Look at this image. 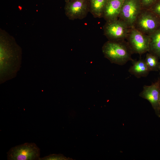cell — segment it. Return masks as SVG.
Here are the masks:
<instances>
[{"mask_svg":"<svg viewBox=\"0 0 160 160\" xmlns=\"http://www.w3.org/2000/svg\"><path fill=\"white\" fill-rule=\"evenodd\" d=\"M102 51L104 57L112 63L122 65L134 60L132 52L125 39L108 40L103 45Z\"/></svg>","mask_w":160,"mask_h":160,"instance_id":"cell-1","label":"cell"},{"mask_svg":"<svg viewBox=\"0 0 160 160\" xmlns=\"http://www.w3.org/2000/svg\"><path fill=\"white\" fill-rule=\"evenodd\" d=\"M9 160H39L40 149L34 143H26L12 148L7 152Z\"/></svg>","mask_w":160,"mask_h":160,"instance_id":"cell-2","label":"cell"},{"mask_svg":"<svg viewBox=\"0 0 160 160\" xmlns=\"http://www.w3.org/2000/svg\"><path fill=\"white\" fill-rule=\"evenodd\" d=\"M133 27L148 35L160 27V17L149 9H142Z\"/></svg>","mask_w":160,"mask_h":160,"instance_id":"cell-3","label":"cell"},{"mask_svg":"<svg viewBox=\"0 0 160 160\" xmlns=\"http://www.w3.org/2000/svg\"><path fill=\"white\" fill-rule=\"evenodd\" d=\"M126 39L133 54H137L141 55L149 52V36L134 27L131 28Z\"/></svg>","mask_w":160,"mask_h":160,"instance_id":"cell-4","label":"cell"},{"mask_svg":"<svg viewBox=\"0 0 160 160\" xmlns=\"http://www.w3.org/2000/svg\"><path fill=\"white\" fill-rule=\"evenodd\" d=\"M103 28L104 35L109 40L126 39L131 28L119 18L106 21Z\"/></svg>","mask_w":160,"mask_h":160,"instance_id":"cell-5","label":"cell"},{"mask_svg":"<svg viewBox=\"0 0 160 160\" xmlns=\"http://www.w3.org/2000/svg\"><path fill=\"white\" fill-rule=\"evenodd\" d=\"M142 9L140 0H124L118 18L132 28Z\"/></svg>","mask_w":160,"mask_h":160,"instance_id":"cell-6","label":"cell"},{"mask_svg":"<svg viewBox=\"0 0 160 160\" xmlns=\"http://www.w3.org/2000/svg\"><path fill=\"white\" fill-rule=\"evenodd\" d=\"M64 10L69 20L82 19L90 12L89 0H71L66 2Z\"/></svg>","mask_w":160,"mask_h":160,"instance_id":"cell-7","label":"cell"},{"mask_svg":"<svg viewBox=\"0 0 160 160\" xmlns=\"http://www.w3.org/2000/svg\"><path fill=\"white\" fill-rule=\"evenodd\" d=\"M160 76L156 81L152 83L151 85H144L143 90L139 94L140 96L150 102L156 114L159 117H160Z\"/></svg>","mask_w":160,"mask_h":160,"instance_id":"cell-8","label":"cell"},{"mask_svg":"<svg viewBox=\"0 0 160 160\" xmlns=\"http://www.w3.org/2000/svg\"><path fill=\"white\" fill-rule=\"evenodd\" d=\"M124 0H108L103 18L106 21L118 19Z\"/></svg>","mask_w":160,"mask_h":160,"instance_id":"cell-9","label":"cell"},{"mask_svg":"<svg viewBox=\"0 0 160 160\" xmlns=\"http://www.w3.org/2000/svg\"><path fill=\"white\" fill-rule=\"evenodd\" d=\"M132 65L128 70L129 72L137 78L146 77L150 71L144 60L141 58L133 60Z\"/></svg>","mask_w":160,"mask_h":160,"instance_id":"cell-10","label":"cell"},{"mask_svg":"<svg viewBox=\"0 0 160 160\" xmlns=\"http://www.w3.org/2000/svg\"><path fill=\"white\" fill-rule=\"evenodd\" d=\"M108 0H89L90 12L95 18H103Z\"/></svg>","mask_w":160,"mask_h":160,"instance_id":"cell-11","label":"cell"},{"mask_svg":"<svg viewBox=\"0 0 160 160\" xmlns=\"http://www.w3.org/2000/svg\"><path fill=\"white\" fill-rule=\"evenodd\" d=\"M148 35L150 38L148 52L156 55L160 59V27Z\"/></svg>","mask_w":160,"mask_h":160,"instance_id":"cell-12","label":"cell"},{"mask_svg":"<svg viewBox=\"0 0 160 160\" xmlns=\"http://www.w3.org/2000/svg\"><path fill=\"white\" fill-rule=\"evenodd\" d=\"M159 57L155 55L150 52L147 53L144 60L150 71H159Z\"/></svg>","mask_w":160,"mask_h":160,"instance_id":"cell-13","label":"cell"},{"mask_svg":"<svg viewBox=\"0 0 160 160\" xmlns=\"http://www.w3.org/2000/svg\"><path fill=\"white\" fill-rule=\"evenodd\" d=\"M69 158H67L62 154H51L44 157L40 158L39 160H71Z\"/></svg>","mask_w":160,"mask_h":160,"instance_id":"cell-14","label":"cell"},{"mask_svg":"<svg viewBox=\"0 0 160 160\" xmlns=\"http://www.w3.org/2000/svg\"><path fill=\"white\" fill-rule=\"evenodd\" d=\"M159 0H140L143 9H149Z\"/></svg>","mask_w":160,"mask_h":160,"instance_id":"cell-15","label":"cell"},{"mask_svg":"<svg viewBox=\"0 0 160 160\" xmlns=\"http://www.w3.org/2000/svg\"><path fill=\"white\" fill-rule=\"evenodd\" d=\"M149 9L160 17V0H159Z\"/></svg>","mask_w":160,"mask_h":160,"instance_id":"cell-16","label":"cell"},{"mask_svg":"<svg viewBox=\"0 0 160 160\" xmlns=\"http://www.w3.org/2000/svg\"><path fill=\"white\" fill-rule=\"evenodd\" d=\"M159 75H160V62L159 66Z\"/></svg>","mask_w":160,"mask_h":160,"instance_id":"cell-17","label":"cell"},{"mask_svg":"<svg viewBox=\"0 0 160 160\" xmlns=\"http://www.w3.org/2000/svg\"><path fill=\"white\" fill-rule=\"evenodd\" d=\"M71 0H65V2H68V1H71Z\"/></svg>","mask_w":160,"mask_h":160,"instance_id":"cell-18","label":"cell"},{"mask_svg":"<svg viewBox=\"0 0 160 160\" xmlns=\"http://www.w3.org/2000/svg\"><path fill=\"white\" fill-rule=\"evenodd\" d=\"M159 105H160V98H159Z\"/></svg>","mask_w":160,"mask_h":160,"instance_id":"cell-19","label":"cell"}]
</instances>
